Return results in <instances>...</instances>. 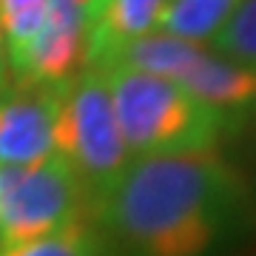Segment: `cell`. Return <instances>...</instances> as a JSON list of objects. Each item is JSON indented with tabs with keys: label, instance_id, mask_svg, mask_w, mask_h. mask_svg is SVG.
<instances>
[{
	"label": "cell",
	"instance_id": "obj_11",
	"mask_svg": "<svg viewBox=\"0 0 256 256\" xmlns=\"http://www.w3.org/2000/svg\"><path fill=\"white\" fill-rule=\"evenodd\" d=\"M208 46L210 52L256 72V0H242Z\"/></svg>",
	"mask_w": 256,
	"mask_h": 256
},
{
	"label": "cell",
	"instance_id": "obj_8",
	"mask_svg": "<svg viewBox=\"0 0 256 256\" xmlns=\"http://www.w3.org/2000/svg\"><path fill=\"white\" fill-rule=\"evenodd\" d=\"M174 82L182 86L200 102L230 117L256 102V72L210 52L208 46H202L188 60V66L174 77Z\"/></svg>",
	"mask_w": 256,
	"mask_h": 256
},
{
	"label": "cell",
	"instance_id": "obj_3",
	"mask_svg": "<svg viewBox=\"0 0 256 256\" xmlns=\"http://www.w3.org/2000/svg\"><path fill=\"white\" fill-rule=\"evenodd\" d=\"M54 151L80 176L94 208L131 162L102 72L86 68L60 86Z\"/></svg>",
	"mask_w": 256,
	"mask_h": 256
},
{
	"label": "cell",
	"instance_id": "obj_2",
	"mask_svg": "<svg viewBox=\"0 0 256 256\" xmlns=\"http://www.w3.org/2000/svg\"><path fill=\"white\" fill-rule=\"evenodd\" d=\"M97 72L106 77L111 108L131 160L216 148L220 137L230 128V114L200 102L174 80L126 66H108Z\"/></svg>",
	"mask_w": 256,
	"mask_h": 256
},
{
	"label": "cell",
	"instance_id": "obj_1",
	"mask_svg": "<svg viewBox=\"0 0 256 256\" xmlns=\"http://www.w3.org/2000/svg\"><path fill=\"white\" fill-rule=\"evenodd\" d=\"M245 185L216 148L134 156L94 220L120 256H210L228 239Z\"/></svg>",
	"mask_w": 256,
	"mask_h": 256
},
{
	"label": "cell",
	"instance_id": "obj_7",
	"mask_svg": "<svg viewBox=\"0 0 256 256\" xmlns=\"http://www.w3.org/2000/svg\"><path fill=\"white\" fill-rule=\"evenodd\" d=\"M168 0H97L86 12V68H102L126 43L156 32Z\"/></svg>",
	"mask_w": 256,
	"mask_h": 256
},
{
	"label": "cell",
	"instance_id": "obj_6",
	"mask_svg": "<svg viewBox=\"0 0 256 256\" xmlns=\"http://www.w3.org/2000/svg\"><path fill=\"white\" fill-rule=\"evenodd\" d=\"M60 88L12 82L0 92V165H37L54 156Z\"/></svg>",
	"mask_w": 256,
	"mask_h": 256
},
{
	"label": "cell",
	"instance_id": "obj_4",
	"mask_svg": "<svg viewBox=\"0 0 256 256\" xmlns=\"http://www.w3.org/2000/svg\"><path fill=\"white\" fill-rule=\"evenodd\" d=\"M86 216H94L92 196L63 156L23 168L0 165V250Z\"/></svg>",
	"mask_w": 256,
	"mask_h": 256
},
{
	"label": "cell",
	"instance_id": "obj_10",
	"mask_svg": "<svg viewBox=\"0 0 256 256\" xmlns=\"http://www.w3.org/2000/svg\"><path fill=\"white\" fill-rule=\"evenodd\" d=\"M242 0H168L160 14L156 32L182 37L191 43H210Z\"/></svg>",
	"mask_w": 256,
	"mask_h": 256
},
{
	"label": "cell",
	"instance_id": "obj_9",
	"mask_svg": "<svg viewBox=\"0 0 256 256\" xmlns=\"http://www.w3.org/2000/svg\"><path fill=\"white\" fill-rule=\"evenodd\" d=\"M0 256H120V250L100 228V222L94 216H86L54 234L3 248Z\"/></svg>",
	"mask_w": 256,
	"mask_h": 256
},
{
	"label": "cell",
	"instance_id": "obj_12",
	"mask_svg": "<svg viewBox=\"0 0 256 256\" xmlns=\"http://www.w3.org/2000/svg\"><path fill=\"white\" fill-rule=\"evenodd\" d=\"M48 0H0V32L6 40V54L14 57L40 28Z\"/></svg>",
	"mask_w": 256,
	"mask_h": 256
},
{
	"label": "cell",
	"instance_id": "obj_13",
	"mask_svg": "<svg viewBox=\"0 0 256 256\" xmlns=\"http://www.w3.org/2000/svg\"><path fill=\"white\" fill-rule=\"evenodd\" d=\"M9 86V54H6V40L0 32V92Z\"/></svg>",
	"mask_w": 256,
	"mask_h": 256
},
{
	"label": "cell",
	"instance_id": "obj_5",
	"mask_svg": "<svg viewBox=\"0 0 256 256\" xmlns=\"http://www.w3.org/2000/svg\"><path fill=\"white\" fill-rule=\"evenodd\" d=\"M14 82L60 88L86 72V9L74 0H48L34 37L9 57Z\"/></svg>",
	"mask_w": 256,
	"mask_h": 256
}]
</instances>
